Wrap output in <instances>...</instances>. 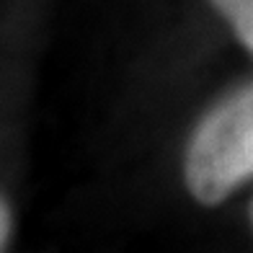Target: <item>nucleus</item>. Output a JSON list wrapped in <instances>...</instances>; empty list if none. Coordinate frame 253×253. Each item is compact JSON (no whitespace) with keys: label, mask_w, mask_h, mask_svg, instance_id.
I'll list each match as a JSON object with an SVG mask.
<instances>
[{"label":"nucleus","mask_w":253,"mask_h":253,"mask_svg":"<svg viewBox=\"0 0 253 253\" xmlns=\"http://www.w3.org/2000/svg\"><path fill=\"white\" fill-rule=\"evenodd\" d=\"M253 178V83L220 101L191 132L183 183L199 204L214 207Z\"/></svg>","instance_id":"f257e3e1"},{"label":"nucleus","mask_w":253,"mask_h":253,"mask_svg":"<svg viewBox=\"0 0 253 253\" xmlns=\"http://www.w3.org/2000/svg\"><path fill=\"white\" fill-rule=\"evenodd\" d=\"M10 235H13V212H10V204L0 197V251H5Z\"/></svg>","instance_id":"7ed1b4c3"},{"label":"nucleus","mask_w":253,"mask_h":253,"mask_svg":"<svg viewBox=\"0 0 253 253\" xmlns=\"http://www.w3.org/2000/svg\"><path fill=\"white\" fill-rule=\"evenodd\" d=\"M210 3L227 21L235 39L253 52V0H210Z\"/></svg>","instance_id":"f03ea898"},{"label":"nucleus","mask_w":253,"mask_h":253,"mask_svg":"<svg viewBox=\"0 0 253 253\" xmlns=\"http://www.w3.org/2000/svg\"><path fill=\"white\" fill-rule=\"evenodd\" d=\"M251 220H253V210H251Z\"/></svg>","instance_id":"20e7f679"}]
</instances>
